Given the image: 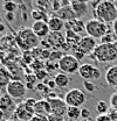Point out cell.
<instances>
[{"label":"cell","instance_id":"b9f144b4","mask_svg":"<svg viewBox=\"0 0 117 121\" xmlns=\"http://www.w3.org/2000/svg\"><path fill=\"white\" fill-rule=\"evenodd\" d=\"M112 31L115 33V35L117 36V19L114 21V23H112Z\"/></svg>","mask_w":117,"mask_h":121},{"label":"cell","instance_id":"f907efd6","mask_svg":"<svg viewBox=\"0 0 117 121\" xmlns=\"http://www.w3.org/2000/svg\"><path fill=\"white\" fill-rule=\"evenodd\" d=\"M12 1H13V0H12Z\"/></svg>","mask_w":117,"mask_h":121},{"label":"cell","instance_id":"9a60e30c","mask_svg":"<svg viewBox=\"0 0 117 121\" xmlns=\"http://www.w3.org/2000/svg\"><path fill=\"white\" fill-rule=\"evenodd\" d=\"M66 30H73L76 34L81 35L86 31V23L81 19H74L72 21L66 22Z\"/></svg>","mask_w":117,"mask_h":121},{"label":"cell","instance_id":"603a6c76","mask_svg":"<svg viewBox=\"0 0 117 121\" xmlns=\"http://www.w3.org/2000/svg\"><path fill=\"white\" fill-rule=\"evenodd\" d=\"M30 15L34 19V21H48V17H47V14L44 11H41V9H32L30 12Z\"/></svg>","mask_w":117,"mask_h":121},{"label":"cell","instance_id":"d6986e66","mask_svg":"<svg viewBox=\"0 0 117 121\" xmlns=\"http://www.w3.org/2000/svg\"><path fill=\"white\" fill-rule=\"evenodd\" d=\"M54 82L56 84V87L60 89H64V87H68L69 84H70V78L67 73H63V72H58L55 75L54 77Z\"/></svg>","mask_w":117,"mask_h":121},{"label":"cell","instance_id":"ee69618b","mask_svg":"<svg viewBox=\"0 0 117 121\" xmlns=\"http://www.w3.org/2000/svg\"><path fill=\"white\" fill-rule=\"evenodd\" d=\"M6 31V27H5V25L1 22L0 23V34H2V33H5Z\"/></svg>","mask_w":117,"mask_h":121},{"label":"cell","instance_id":"cb8c5ba5","mask_svg":"<svg viewBox=\"0 0 117 121\" xmlns=\"http://www.w3.org/2000/svg\"><path fill=\"white\" fill-rule=\"evenodd\" d=\"M96 111L98 113V115H103V114H108L109 112V104L104 100H100L96 104Z\"/></svg>","mask_w":117,"mask_h":121},{"label":"cell","instance_id":"d6a6232c","mask_svg":"<svg viewBox=\"0 0 117 121\" xmlns=\"http://www.w3.org/2000/svg\"><path fill=\"white\" fill-rule=\"evenodd\" d=\"M46 71L49 73V72H52V71H55V70H58V63H52V62H48L47 64H46Z\"/></svg>","mask_w":117,"mask_h":121},{"label":"cell","instance_id":"277c9868","mask_svg":"<svg viewBox=\"0 0 117 121\" xmlns=\"http://www.w3.org/2000/svg\"><path fill=\"white\" fill-rule=\"evenodd\" d=\"M86 33L88 36L94 37L95 40L97 39L101 40L104 35L110 33V30L107 23H104L100 20H96V19H91L88 22H86Z\"/></svg>","mask_w":117,"mask_h":121},{"label":"cell","instance_id":"c3c4849f","mask_svg":"<svg viewBox=\"0 0 117 121\" xmlns=\"http://www.w3.org/2000/svg\"><path fill=\"white\" fill-rule=\"evenodd\" d=\"M5 121H10V120H5Z\"/></svg>","mask_w":117,"mask_h":121},{"label":"cell","instance_id":"44dd1931","mask_svg":"<svg viewBox=\"0 0 117 121\" xmlns=\"http://www.w3.org/2000/svg\"><path fill=\"white\" fill-rule=\"evenodd\" d=\"M64 36H66V42H67V43H69L72 47L77 45L78 44V42L81 41V39H82V36H81V35L76 34V33L73 31V30H66Z\"/></svg>","mask_w":117,"mask_h":121},{"label":"cell","instance_id":"ba28073f","mask_svg":"<svg viewBox=\"0 0 117 121\" xmlns=\"http://www.w3.org/2000/svg\"><path fill=\"white\" fill-rule=\"evenodd\" d=\"M81 78H83L84 80H96L100 79L101 77V70L96 66H94L90 63H83L81 64L78 72H77Z\"/></svg>","mask_w":117,"mask_h":121},{"label":"cell","instance_id":"52a82bcc","mask_svg":"<svg viewBox=\"0 0 117 121\" xmlns=\"http://www.w3.org/2000/svg\"><path fill=\"white\" fill-rule=\"evenodd\" d=\"M6 92L12 99H20L25 97L27 87L26 84H24L20 80H10V83L6 86Z\"/></svg>","mask_w":117,"mask_h":121},{"label":"cell","instance_id":"5bb4252c","mask_svg":"<svg viewBox=\"0 0 117 121\" xmlns=\"http://www.w3.org/2000/svg\"><path fill=\"white\" fill-rule=\"evenodd\" d=\"M55 15L58 17H60L62 21H64V22H68V21H72L74 19H76V15H75L74 11L70 7V4L62 6L58 12H55Z\"/></svg>","mask_w":117,"mask_h":121},{"label":"cell","instance_id":"60d3db41","mask_svg":"<svg viewBox=\"0 0 117 121\" xmlns=\"http://www.w3.org/2000/svg\"><path fill=\"white\" fill-rule=\"evenodd\" d=\"M21 2H24V5L27 7H32L33 5V0H21Z\"/></svg>","mask_w":117,"mask_h":121},{"label":"cell","instance_id":"5b68a950","mask_svg":"<svg viewBox=\"0 0 117 121\" xmlns=\"http://www.w3.org/2000/svg\"><path fill=\"white\" fill-rule=\"evenodd\" d=\"M81 64L80 60H76L75 56L72 54H64V56L58 62V70L60 72L67 73V75H73L75 72H78Z\"/></svg>","mask_w":117,"mask_h":121},{"label":"cell","instance_id":"bcb514c9","mask_svg":"<svg viewBox=\"0 0 117 121\" xmlns=\"http://www.w3.org/2000/svg\"><path fill=\"white\" fill-rule=\"evenodd\" d=\"M1 21H2V15L0 14V23H1Z\"/></svg>","mask_w":117,"mask_h":121},{"label":"cell","instance_id":"f1b7e54d","mask_svg":"<svg viewBox=\"0 0 117 121\" xmlns=\"http://www.w3.org/2000/svg\"><path fill=\"white\" fill-rule=\"evenodd\" d=\"M44 68H46V64L41 60H39V58L32 63V69H34L35 72L36 71H40V70H44Z\"/></svg>","mask_w":117,"mask_h":121},{"label":"cell","instance_id":"83f0119b","mask_svg":"<svg viewBox=\"0 0 117 121\" xmlns=\"http://www.w3.org/2000/svg\"><path fill=\"white\" fill-rule=\"evenodd\" d=\"M34 4H35L38 9H41L44 12H47L50 8V1L49 0H34Z\"/></svg>","mask_w":117,"mask_h":121},{"label":"cell","instance_id":"74e56055","mask_svg":"<svg viewBox=\"0 0 117 121\" xmlns=\"http://www.w3.org/2000/svg\"><path fill=\"white\" fill-rule=\"evenodd\" d=\"M29 121H48V117H41V115H34Z\"/></svg>","mask_w":117,"mask_h":121},{"label":"cell","instance_id":"f6af8a7d","mask_svg":"<svg viewBox=\"0 0 117 121\" xmlns=\"http://www.w3.org/2000/svg\"><path fill=\"white\" fill-rule=\"evenodd\" d=\"M76 1H78V2H82V4H89L91 0H76Z\"/></svg>","mask_w":117,"mask_h":121},{"label":"cell","instance_id":"4316f807","mask_svg":"<svg viewBox=\"0 0 117 121\" xmlns=\"http://www.w3.org/2000/svg\"><path fill=\"white\" fill-rule=\"evenodd\" d=\"M64 56V52L62 51V50H60V49H58V50H53L52 52H50V57H49V62H52V63H58L60 62V60Z\"/></svg>","mask_w":117,"mask_h":121},{"label":"cell","instance_id":"30bf717a","mask_svg":"<svg viewBox=\"0 0 117 121\" xmlns=\"http://www.w3.org/2000/svg\"><path fill=\"white\" fill-rule=\"evenodd\" d=\"M78 49L82 50L86 55H91L95 50V48L97 47V41L94 39V37H90V36H82L81 41L78 42Z\"/></svg>","mask_w":117,"mask_h":121},{"label":"cell","instance_id":"4dcf8cb0","mask_svg":"<svg viewBox=\"0 0 117 121\" xmlns=\"http://www.w3.org/2000/svg\"><path fill=\"white\" fill-rule=\"evenodd\" d=\"M83 87H84V90L88 91L89 93H93L94 91L96 90L95 84H94L93 82H90V80H84V82H83Z\"/></svg>","mask_w":117,"mask_h":121},{"label":"cell","instance_id":"8fae6325","mask_svg":"<svg viewBox=\"0 0 117 121\" xmlns=\"http://www.w3.org/2000/svg\"><path fill=\"white\" fill-rule=\"evenodd\" d=\"M30 29L33 30V33L40 40H46L47 36L50 33L47 21H34L33 25H32V27H30Z\"/></svg>","mask_w":117,"mask_h":121},{"label":"cell","instance_id":"2e32d148","mask_svg":"<svg viewBox=\"0 0 117 121\" xmlns=\"http://www.w3.org/2000/svg\"><path fill=\"white\" fill-rule=\"evenodd\" d=\"M48 27L49 30L52 33H55V31H62L63 28H66V22L62 21L60 17H58L56 15H53V16H49L48 17Z\"/></svg>","mask_w":117,"mask_h":121},{"label":"cell","instance_id":"1f68e13d","mask_svg":"<svg viewBox=\"0 0 117 121\" xmlns=\"http://www.w3.org/2000/svg\"><path fill=\"white\" fill-rule=\"evenodd\" d=\"M34 75L36 77V79L38 80H44L47 77H48V72L46 71V70H40V71H36V72H34Z\"/></svg>","mask_w":117,"mask_h":121},{"label":"cell","instance_id":"d590c367","mask_svg":"<svg viewBox=\"0 0 117 121\" xmlns=\"http://www.w3.org/2000/svg\"><path fill=\"white\" fill-rule=\"evenodd\" d=\"M44 84H46V86L48 87V89H54V87H56V84H55V82H54V79H48V80H44Z\"/></svg>","mask_w":117,"mask_h":121},{"label":"cell","instance_id":"3957f363","mask_svg":"<svg viewBox=\"0 0 117 121\" xmlns=\"http://www.w3.org/2000/svg\"><path fill=\"white\" fill-rule=\"evenodd\" d=\"M91 58L100 63H109L117 60V51L114 44H97L94 52L90 55Z\"/></svg>","mask_w":117,"mask_h":121},{"label":"cell","instance_id":"8d00e7d4","mask_svg":"<svg viewBox=\"0 0 117 121\" xmlns=\"http://www.w3.org/2000/svg\"><path fill=\"white\" fill-rule=\"evenodd\" d=\"M95 121H111V117L108 114H103V115H98Z\"/></svg>","mask_w":117,"mask_h":121},{"label":"cell","instance_id":"836d02e7","mask_svg":"<svg viewBox=\"0 0 117 121\" xmlns=\"http://www.w3.org/2000/svg\"><path fill=\"white\" fill-rule=\"evenodd\" d=\"M89 117H90V111L88 108H86V107L81 108V119L82 120H87V119H89Z\"/></svg>","mask_w":117,"mask_h":121},{"label":"cell","instance_id":"4fadbf2b","mask_svg":"<svg viewBox=\"0 0 117 121\" xmlns=\"http://www.w3.org/2000/svg\"><path fill=\"white\" fill-rule=\"evenodd\" d=\"M52 114L50 105L47 99L36 100V104L34 106V115H41V117H48Z\"/></svg>","mask_w":117,"mask_h":121},{"label":"cell","instance_id":"d4e9b609","mask_svg":"<svg viewBox=\"0 0 117 121\" xmlns=\"http://www.w3.org/2000/svg\"><path fill=\"white\" fill-rule=\"evenodd\" d=\"M2 8L6 13H15V11L18 9V4L12 0H6L2 5Z\"/></svg>","mask_w":117,"mask_h":121},{"label":"cell","instance_id":"ab89813d","mask_svg":"<svg viewBox=\"0 0 117 121\" xmlns=\"http://www.w3.org/2000/svg\"><path fill=\"white\" fill-rule=\"evenodd\" d=\"M48 121H63V118L54 115V114H50V115H48Z\"/></svg>","mask_w":117,"mask_h":121},{"label":"cell","instance_id":"7402d4cb","mask_svg":"<svg viewBox=\"0 0 117 121\" xmlns=\"http://www.w3.org/2000/svg\"><path fill=\"white\" fill-rule=\"evenodd\" d=\"M66 115L70 121H78L81 119V108H78V107H68Z\"/></svg>","mask_w":117,"mask_h":121},{"label":"cell","instance_id":"484cf974","mask_svg":"<svg viewBox=\"0 0 117 121\" xmlns=\"http://www.w3.org/2000/svg\"><path fill=\"white\" fill-rule=\"evenodd\" d=\"M102 44H114L115 42H117V36L115 35V33H108L107 35H104L102 39L100 40Z\"/></svg>","mask_w":117,"mask_h":121},{"label":"cell","instance_id":"e575fe53","mask_svg":"<svg viewBox=\"0 0 117 121\" xmlns=\"http://www.w3.org/2000/svg\"><path fill=\"white\" fill-rule=\"evenodd\" d=\"M110 105L112 106L114 108H117V92H115L111 97H110Z\"/></svg>","mask_w":117,"mask_h":121},{"label":"cell","instance_id":"ffe728a7","mask_svg":"<svg viewBox=\"0 0 117 121\" xmlns=\"http://www.w3.org/2000/svg\"><path fill=\"white\" fill-rule=\"evenodd\" d=\"M11 108L14 109V111H15V108H16L14 106V104H13V101H12V98H11L8 94L1 95V97H0V109L6 113V112L10 111Z\"/></svg>","mask_w":117,"mask_h":121},{"label":"cell","instance_id":"681fc988","mask_svg":"<svg viewBox=\"0 0 117 121\" xmlns=\"http://www.w3.org/2000/svg\"><path fill=\"white\" fill-rule=\"evenodd\" d=\"M0 36H1V34H0Z\"/></svg>","mask_w":117,"mask_h":121},{"label":"cell","instance_id":"7a4b0ae2","mask_svg":"<svg viewBox=\"0 0 117 121\" xmlns=\"http://www.w3.org/2000/svg\"><path fill=\"white\" fill-rule=\"evenodd\" d=\"M40 39L33 33V30L27 27L20 28L16 34V42L25 50H34L40 47Z\"/></svg>","mask_w":117,"mask_h":121},{"label":"cell","instance_id":"e0dca14e","mask_svg":"<svg viewBox=\"0 0 117 121\" xmlns=\"http://www.w3.org/2000/svg\"><path fill=\"white\" fill-rule=\"evenodd\" d=\"M70 7L76 15V19H81L83 15L87 14L88 12V4H82L76 0H70Z\"/></svg>","mask_w":117,"mask_h":121},{"label":"cell","instance_id":"8992f818","mask_svg":"<svg viewBox=\"0 0 117 121\" xmlns=\"http://www.w3.org/2000/svg\"><path fill=\"white\" fill-rule=\"evenodd\" d=\"M64 101L68 107H81L86 103V94L80 89H72L64 95Z\"/></svg>","mask_w":117,"mask_h":121},{"label":"cell","instance_id":"7dc6e473","mask_svg":"<svg viewBox=\"0 0 117 121\" xmlns=\"http://www.w3.org/2000/svg\"><path fill=\"white\" fill-rule=\"evenodd\" d=\"M82 121H91L90 119H87V120H82Z\"/></svg>","mask_w":117,"mask_h":121},{"label":"cell","instance_id":"9c48e42d","mask_svg":"<svg viewBox=\"0 0 117 121\" xmlns=\"http://www.w3.org/2000/svg\"><path fill=\"white\" fill-rule=\"evenodd\" d=\"M48 103L50 105V111H52V114L54 115H58V117H63L67 114V109H68V105L66 104L64 99H61V98H50L48 99Z\"/></svg>","mask_w":117,"mask_h":121},{"label":"cell","instance_id":"7c38bea8","mask_svg":"<svg viewBox=\"0 0 117 121\" xmlns=\"http://www.w3.org/2000/svg\"><path fill=\"white\" fill-rule=\"evenodd\" d=\"M47 42L49 43L50 48H53L54 50L61 49L62 45L66 43V36L64 34H62L61 31H55V33H49V35L47 36Z\"/></svg>","mask_w":117,"mask_h":121},{"label":"cell","instance_id":"f546056e","mask_svg":"<svg viewBox=\"0 0 117 121\" xmlns=\"http://www.w3.org/2000/svg\"><path fill=\"white\" fill-rule=\"evenodd\" d=\"M50 50H47V49H41L40 48V52H39V56H38V58L41 60H49V57H50Z\"/></svg>","mask_w":117,"mask_h":121},{"label":"cell","instance_id":"6da1fadb","mask_svg":"<svg viewBox=\"0 0 117 121\" xmlns=\"http://www.w3.org/2000/svg\"><path fill=\"white\" fill-rule=\"evenodd\" d=\"M93 15L94 19L100 20L107 25L114 23L117 19V6L109 0H103L94 8Z\"/></svg>","mask_w":117,"mask_h":121},{"label":"cell","instance_id":"f35d334b","mask_svg":"<svg viewBox=\"0 0 117 121\" xmlns=\"http://www.w3.org/2000/svg\"><path fill=\"white\" fill-rule=\"evenodd\" d=\"M5 19H6L8 22H13L15 20V13H6V14H5Z\"/></svg>","mask_w":117,"mask_h":121},{"label":"cell","instance_id":"7bdbcfd3","mask_svg":"<svg viewBox=\"0 0 117 121\" xmlns=\"http://www.w3.org/2000/svg\"><path fill=\"white\" fill-rule=\"evenodd\" d=\"M5 119H6V113L0 109V121H5Z\"/></svg>","mask_w":117,"mask_h":121},{"label":"cell","instance_id":"ac0fdd59","mask_svg":"<svg viewBox=\"0 0 117 121\" xmlns=\"http://www.w3.org/2000/svg\"><path fill=\"white\" fill-rule=\"evenodd\" d=\"M105 82L108 85L117 89V65L110 66L105 72Z\"/></svg>","mask_w":117,"mask_h":121}]
</instances>
